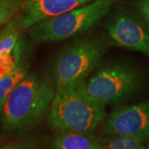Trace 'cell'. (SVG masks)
Returning <instances> with one entry per match:
<instances>
[{
	"mask_svg": "<svg viewBox=\"0 0 149 149\" xmlns=\"http://www.w3.org/2000/svg\"><path fill=\"white\" fill-rule=\"evenodd\" d=\"M138 85V78L129 68L109 65L99 70L88 81L82 82L87 95L102 105L115 104L130 95Z\"/></svg>",
	"mask_w": 149,
	"mask_h": 149,
	"instance_id": "cell-5",
	"label": "cell"
},
{
	"mask_svg": "<svg viewBox=\"0 0 149 149\" xmlns=\"http://www.w3.org/2000/svg\"><path fill=\"white\" fill-rule=\"evenodd\" d=\"M145 149H149V143H148V145H147V147L145 148Z\"/></svg>",
	"mask_w": 149,
	"mask_h": 149,
	"instance_id": "cell-17",
	"label": "cell"
},
{
	"mask_svg": "<svg viewBox=\"0 0 149 149\" xmlns=\"http://www.w3.org/2000/svg\"><path fill=\"white\" fill-rule=\"evenodd\" d=\"M52 149H102L101 140L91 133L57 132L52 141Z\"/></svg>",
	"mask_w": 149,
	"mask_h": 149,
	"instance_id": "cell-9",
	"label": "cell"
},
{
	"mask_svg": "<svg viewBox=\"0 0 149 149\" xmlns=\"http://www.w3.org/2000/svg\"><path fill=\"white\" fill-rule=\"evenodd\" d=\"M27 74V67L19 65L11 73L0 79V110L7 97Z\"/></svg>",
	"mask_w": 149,
	"mask_h": 149,
	"instance_id": "cell-11",
	"label": "cell"
},
{
	"mask_svg": "<svg viewBox=\"0 0 149 149\" xmlns=\"http://www.w3.org/2000/svg\"><path fill=\"white\" fill-rule=\"evenodd\" d=\"M82 82L56 88L48 111V124L56 132L92 133L104 121V105L87 95Z\"/></svg>",
	"mask_w": 149,
	"mask_h": 149,
	"instance_id": "cell-2",
	"label": "cell"
},
{
	"mask_svg": "<svg viewBox=\"0 0 149 149\" xmlns=\"http://www.w3.org/2000/svg\"><path fill=\"white\" fill-rule=\"evenodd\" d=\"M24 0H0V26L13 20L21 13Z\"/></svg>",
	"mask_w": 149,
	"mask_h": 149,
	"instance_id": "cell-13",
	"label": "cell"
},
{
	"mask_svg": "<svg viewBox=\"0 0 149 149\" xmlns=\"http://www.w3.org/2000/svg\"><path fill=\"white\" fill-rule=\"evenodd\" d=\"M19 60L20 44L18 43H17L16 47L10 53L0 54V79L16 69L20 65Z\"/></svg>",
	"mask_w": 149,
	"mask_h": 149,
	"instance_id": "cell-14",
	"label": "cell"
},
{
	"mask_svg": "<svg viewBox=\"0 0 149 149\" xmlns=\"http://www.w3.org/2000/svg\"><path fill=\"white\" fill-rule=\"evenodd\" d=\"M91 0H27L17 17L22 29L29 28L46 19L63 14Z\"/></svg>",
	"mask_w": 149,
	"mask_h": 149,
	"instance_id": "cell-8",
	"label": "cell"
},
{
	"mask_svg": "<svg viewBox=\"0 0 149 149\" xmlns=\"http://www.w3.org/2000/svg\"><path fill=\"white\" fill-rule=\"evenodd\" d=\"M103 55L100 43L81 40L65 48L53 66L56 88H62L84 81L95 69Z\"/></svg>",
	"mask_w": 149,
	"mask_h": 149,
	"instance_id": "cell-4",
	"label": "cell"
},
{
	"mask_svg": "<svg viewBox=\"0 0 149 149\" xmlns=\"http://www.w3.org/2000/svg\"><path fill=\"white\" fill-rule=\"evenodd\" d=\"M106 135L129 136L141 142L149 141V101L121 107L105 118Z\"/></svg>",
	"mask_w": 149,
	"mask_h": 149,
	"instance_id": "cell-6",
	"label": "cell"
},
{
	"mask_svg": "<svg viewBox=\"0 0 149 149\" xmlns=\"http://www.w3.org/2000/svg\"><path fill=\"white\" fill-rule=\"evenodd\" d=\"M54 95L48 81L36 74H27L7 97L0 110L4 133L20 135L36 127L48 113Z\"/></svg>",
	"mask_w": 149,
	"mask_h": 149,
	"instance_id": "cell-1",
	"label": "cell"
},
{
	"mask_svg": "<svg viewBox=\"0 0 149 149\" xmlns=\"http://www.w3.org/2000/svg\"><path fill=\"white\" fill-rule=\"evenodd\" d=\"M115 0H95L59 16L36 23L30 28L31 37L38 42H58L90 29L108 13Z\"/></svg>",
	"mask_w": 149,
	"mask_h": 149,
	"instance_id": "cell-3",
	"label": "cell"
},
{
	"mask_svg": "<svg viewBox=\"0 0 149 149\" xmlns=\"http://www.w3.org/2000/svg\"><path fill=\"white\" fill-rule=\"evenodd\" d=\"M20 29L18 19L15 17L3 29L0 30V54L10 53L13 51L18 42Z\"/></svg>",
	"mask_w": 149,
	"mask_h": 149,
	"instance_id": "cell-10",
	"label": "cell"
},
{
	"mask_svg": "<svg viewBox=\"0 0 149 149\" xmlns=\"http://www.w3.org/2000/svg\"><path fill=\"white\" fill-rule=\"evenodd\" d=\"M42 142L36 136H27L16 139L0 147V149H41Z\"/></svg>",
	"mask_w": 149,
	"mask_h": 149,
	"instance_id": "cell-15",
	"label": "cell"
},
{
	"mask_svg": "<svg viewBox=\"0 0 149 149\" xmlns=\"http://www.w3.org/2000/svg\"><path fill=\"white\" fill-rule=\"evenodd\" d=\"M101 142L102 149H145L143 142L125 135H107Z\"/></svg>",
	"mask_w": 149,
	"mask_h": 149,
	"instance_id": "cell-12",
	"label": "cell"
},
{
	"mask_svg": "<svg viewBox=\"0 0 149 149\" xmlns=\"http://www.w3.org/2000/svg\"><path fill=\"white\" fill-rule=\"evenodd\" d=\"M106 31L115 44L149 56V31L133 15L118 12L106 23Z\"/></svg>",
	"mask_w": 149,
	"mask_h": 149,
	"instance_id": "cell-7",
	"label": "cell"
},
{
	"mask_svg": "<svg viewBox=\"0 0 149 149\" xmlns=\"http://www.w3.org/2000/svg\"><path fill=\"white\" fill-rule=\"evenodd\" d=\"M139 8L145 20L149 24V0H140L139 3Z\"/></svg>",
	"mask_w": 149,
	"mask_h": 149,
	"instance_id": "cell-16",
	"label": "cell"
}]
</instances>
